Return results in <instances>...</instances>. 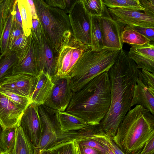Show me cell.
<instances>
[{
  "mask_svg": "<svg viewBox=\"0 0 154 154\" xmlns=\"http://www.w3.org/2000/svg\"><path fill=\"white\" fill-rule=\"evenodd\" d=\"M14 18L13 9L7 20L0 42V50L1 55L8 50V40L13 25Z\"/></svg>",
  "mask_w": 154,
  "mask_h": 154,
  "instance_id": "obj_32",
  "label": "cell"
},
{
  "mask_svg": "<svg viewBox=\"0 0 154 154\" xmlns=\"http://www.w3.org/2000/svg\"><path fill=\"white\" fill-rule=\"evenodd\" d=\"M78 143L79 144L88 146L94 148L100 151L103 154L106 152L103 145L96 140L90 139L82 141Z\"/></svg>",
  "mask_w": 154,
  "mask_h": 154,
  "instance_id": "obj_36",
  "label": "cell"
},
{
  "mask_svg": "<svg viewBox=\"0 0 154 154\" xmlns=\"http://www.w3.org/2000/svg\"><path fill=\"white\" fill-rule=\"evenodd\" d=\"M98 17L103 49H122L123 43L122 36L125 26L113 19L105 5L103 13Z\"/></svg>",
  "mask_w": 154,
  "mask_h": 154,
  "instance_id": "obj_10",
  "label": "cell"
},
{
  "mask_svg": "<svg viewBox=\"0 0 154 154\" xmlns=\"http://www.w3.org/2000/svg\"><path fill=\"white\" fill-rule=\"evenodd\" d=\"M110 103V83L106 71L73 92L65 111L82 119L88 125H99L107 113Z\"/></svg>",
  "mask_w": 154,
  "mask_h": 154,
  "instance_id": "obj_2",
  "label": "cell"
},
{
  "mask_svg": "<svg viewBox=\"0 0 154 154\" xmlns=\"http://www.w3.org/2000/svg\"><path fill=\"white\" fill-rule=\"evenodd\" d=\"M154 73L142 69L136 79L131 107L140 105L154 114Z\"/></svg>",
  "mask_w": 154,
  "mask_h": 154,
  "instance_id": "obj_8",
  "label": "cell"
},
{
  "mask_svg": "<svg viewBox=\"0 0 154 154\" xmlns=\"http://www.w3.org/2000/svg\"><path fill=\"white\" fill-rule=\"evenodd\" d=\"M102 143L104 146L106 150V152L108 154H115L111 149L107 145L104 143Z\"/></svg>",
  "mask_w": 154,
  "mask_h": 154,
  "instance_id": "obj_45",
  "label": "cell"
},
{
  "mask_svg": "<svg viewBox=\"0 0 154 154\" xmlns=\"http://www.w3.org/2000/svg\"><path fill=\"white\" fill-rule=\"evenodd\" d=\"M129 26L137 32L149 39L150 42H154V28L135 26Z\"/></svg>",
  "mask_w": 154,
  "mask_h": 154,
  "instance_id": "obj_35",
  "label": "cell"
},
{
  "mask_svg": "<svg viewBox=\"0 0 154 154\" xmlns=\"http://www.w3.org/2000/svg\"><path fill=\"white\" fill-rule=\"evenodd\" d=\"M85 8L91 16L100 17L102 15L104 4L102 0H82Z\"/></svg>",
  "mask_w": 154,
  "mask_h": 154,
  "instance_id": "obj_31",
  "label": "cell"
},
{
  "mask_svg": "<svg viewBox=\"0 0 154 154\" xmlns=\"http://www.w3.org/2000/svg\"><path fill=\"white\" fill-rule=\"evenodd\" d=\"M90 39L91 49L100 51L103 49L102 35L99 17L90 16Z\"/></svg>",
  "mask_w": 154,
  "mask_h": 154,
  "instance_id": "obj_25",
  "label": "cell"
},
{
  "mask_svg": "<svg viewBox=\"0 0 154 154\" xmlns=\"http://www.w3.org/2000/svg\"><path fill=\"white\" fill-rule=\"evenodd\" d=\"M139 154H154V136L146 143Z\"/></svg>",
  "mask_w": 154,
  "mask_h": 154,
  "instance_id": "obj_39",
  "label": "cell"
},
{
  "mask_svg": "<svg viewBox=\"0 0 154 154\" xmlns=\"http://www.w3.org/2000/svg\"><path fill=\"white\" fill-rule=\"evenodd\" d=\"M89 48L88 46L76 39L72 33L66 36L56 53V75L69 76L79 57Z\"/></svg>",
  "mask_w": 154,
  "mask_h": 154,
  "instance_id": "obj_6",
  "label": "cell"
},
{
  "mask_svg": "<svg viewBox=\"0 0 154 154\" xmlns=\"http://www.w3.org/2000/svg\"><path fill=\"white\" fill-rule=\"evenodd\" d=\"M26 36L24 33L21 34L14 42L9 50L17 52L23 45Z\"/></svg>",
  "mask_w": 154,
  "mask_h": 154,
  "instance_id": "obj_42",
  "label": "cell"
},
{
  "mask_svg": "<svg viewBox=\"0 0 154 154\" xmlns=\"http://www.w3.org/2000/svg\"><path fill=\"white\" fill-rule=\"evenodd\" d=\"M112 18L126 26L154 28V16L135 10L108 8Z\"/></svg>",
  "mask_w": 154,
  "mask_h": 154,
  "instance_id": "obj_15",
  "label": "cell"
},
{
  "mask_svg": "<svg viewBox=\"0 0 154 154\" xmlns=\"http://www.w3.org/2000/svg\"><path fill=\"white\" fill-rule=\"evenodd\" d=\"M120 50L105 49L95 51L89 48L85 51L69 74L73 91H78L95 77L108 71Z\"/></svg>",
  "mask_w": 154,
  "mask_h": 154,
  "instance_id": "obj_4",
  "label": "cell"
},
{
  "mask_svg": "<svg viewBox=\"0 0 154 154\" xmlns=\"http://www.w3.org/2000/svg\"><path fill=\"white\" fill-rule=\"evenodd\" d=\"M1 54L0 50V59H1Z\"/></svg>",
  "mask_w": 154,
  "mask_h": 154,
  "instance_id": "obj_49",
  "label": "cell"
},
{
  "mask_svg": "<svg viewBox=\"0 0 154 154\" xmlns=\"http://www.w3.org/2000/svg\"><path fill=\"white\" fill-rule=\"evenodd\" d=\"M96 140L107 145L115 154H125L116 146L112 139L108 136L105 138L98 139Z\"/></svg>",
  "mask_w": 154,
  "mask_h": 154,
  "instance_id": "obj_37",
  "label": "cell"
},
{
  "mask_svg": "<svg viewBox=\"0 0 154 154\" xmlns=\"http://www.w3.org/2000/svg\"><path fill=\"white\" fill-rule=\"evenodd\" d=\"M68 14L73 35L90 48V15L85 8L82 0H75Z\"/></svg>",
  "mask_w": 154,
  "mask_h": 154,
  "instance_id": "obj_9",
  "label": "cell"
},
{
  "mask_svg": "<svg viewBox=\"0 0 154 154\" xmlns=\"http://www.w3.org/2000/svg\"><path fill=\"white\" fill-rule=\"evenodd\" d=\"M38 68L51 77L56 75V55L49 40L46 37L42 26L38 31L31 32Z\"/></svg>",
  "mask_w": 154,
  "mask_h": 154,
  "instance_id": "obj_7",
  "label": "cell"
},
{
  "mask_svg": "<svg viewBox=\"0 0 154 154\" xmlns=\"http://www.w3.org/2000/svg\"><path fill=\"white\" fill-rule=\"evenodd\" d=\"M54 121L57 133L78 131L88 125L82 119L66 111L56 112L54 115Z\"/></svg>",
  "mask_w": 154,
  "mask_h": 154,
  "instance_id": "obj_20",
  "label": "cell"
},
{
  "mask_svg": "<svg viewBox=\"0 0 154 154\" xmlns=\"http://www.w3.org/2000/svg\"><path fill=\"white\" fill-rule=\"evenodd\" d=\"M22 22L24 34L28 36L31 33L32 17L27 0H17Z\"/></svg>",
  "mask_w": 154,
  "mask_h": 154,
  "instance_id": "obj_28",
  "label": "cell"
},
{
  "mask_svg": "<svg viewBox=\"0 0 154 154\" xmlns=\"http://www.w3.org/2000/svg\"><path fill=\"white\" fill-rule=\"evenodd\" d=\"M36 149L25 135L20 125H19L17 128L14 147L10 154H35Z\"/></svg>",
  "mask_w": 154,
  "mask_h": 154,
  "instance_id": "obj_22",
  "label": "cell"
},
{
  "mask_svg": "<svg viewBox=\"0 0 154 154\" xmlns=\"http://www.w3.org/2000/svg\"><path fill=\"white\" fill-rule=\"evenodd\" d=\"M154 136V116L140 105L130 109L112 139L125 154H139Z\"/></svg>",
  "mask_w": 154,
  "mask_h": 154,
  "instance_id": "obj_3",
  "label": "cell"
},
{
  "mask_svg": "<svg viewBox=\"0 0 154 154\" xmlns=\"http://www.w3.org/2000/svg\"><path fill=\"white\" fill-rule=\"evenodd\" d=\"M122 37L123 43L129 44L131 46L142 45L150 42L149 39L128 26H125Z\"/></svg>",
  "mask_w": 154,
  "mask_h": 154,
  "instance_id": "obj_27",
  "label": "cell"
},
{
  "mask_svg": "<svg viewBox=\"0 0 154 154\" xmlns=\"http://www.w3.org/2000/svg\"><path fill=\"white\" fill-rule=\"evenodd\" d=\"M18 126L2 129L0 138V147L5 154H10L13 149Z\"/></svg>",
  "mask_w": 154,
  "mask_h": 154,
  "instance_id": "obj_26",
  "label": "cell"
},
{
  "mask_svg": "<svg viewBox=\"0 0 154 154\" xmlns=\"http://www.w3.org/2000/svg\"><path fill=\"white\" fill-rule=\"evenodd\" d=\"M2 131V128L0 126V136L1 134V133Z\"/></svg>",
  "mask_w": 154,
  "mask_h": 154,
  "instance_id": "obj_48",
  "label": "cell"
},
{
  "mask_svg": "<svg viewBox=\"0 0 154 154\" xmlns=\"http://www.w3.org/2000/svg\"><path fill=\"white\" fill-rule=\"evenodd\" d=\"M81 154H103L100 151L88 146L79 144Z\"/></svg>",
  "mask_w": 154,
  "mask_h": 154,
  "instance_id": "obj_43",
  "label": "cell"
},
{
  "mask_svg": "<svg viewBox=\"0 0 154 154\" xmlns=\"http://www.w3.org/2000/svg\"><path fill=\"white\" fill-rule=\"evenodd\" d=\"M140 70L123 48L108 71L110 87L109 110L100 124L109 137L115 136L118 127L130 109L136 79Z\"/></svg>",
  "mask_w": 154,
  "mask_h": 154,
  "instance_id": "obj_1",
  "label": "cell"
},
{
  "mask_svg": "<svg viewBox=\"0 0 154 154\" xmlns=\"http://www.w3.org/2000/svg\"><path fill=\"white\" fill-rule=\"evenodd\" d=\"M57 134V141L75 139L79 142L90 139L96 140L99 138H105L108 136L103 131L99 125H88L85 127L78 131H67Z\"/></svg>",
  "mask_w": 154,
  "mask_h": 154,
  "instance_id": "obj_19",
  "label": "cell"
},
{
  "mask_svg": "<svg viewBox=\"0 0 154 154\" xmlns=\"http://www.w3.org/2000/svg\"><path fill=\"white\" fill-rule=\"evenodd\" d=\"M39 105L31 103L22 116L20 125L27 138L38 148L43 130L42 121L38 111Z\"/></svg>",
  "mask_w": 154,
  "mask_h": 154,
  "instance_id": "obj_12",
  "label": "cell"
},
{
  "mask_svg": "<svg viewBox=\"0 0 154 154\" xmlns=\"http://www.w3.org/2000/svg\"><path fill=\"white\" fill-rule=\"evenodd\" d=\"M108 154L107 153V152H106V153H105V154Z\"/></svg>",
  "mask_w": 154,
  "mask_h": 154,
  "instance_id": "obj_50",
  "label": "cell"
},
{
  "mask_svg": "<svg viewBox=\"0 0 154 154\" xmlns=\"http://www.w3.org/2000/svg\"><path fill=\"white\" fill-rule=\"evenodd\" d=\"M33 1L45 35L56 53L65 37L72 33L68 14L63 10L50 6L43 0Z\"/></svg>",
  "mask_w": 154,
  "mask_h": 154,
  "instance_id": "obj_5",
  "label": "cell"
},
{
  "mask_svg": "<svg viewBox=\"0 0 154 154\" xmlns=\"http://www.w3.org/2000/svg\"><path fill=\"white\" fill-rule=\"evenodd\" d=\"M0 93L14 103L25 107H27L32 103L30 98L29 97L13 93L0 87Z\"/></svg>",
  "mask_w": 154,
  "mask_h": 154,
  "instance_id": "obj_33",
  "label": "cell"
},
{
  "mask_svg": "<svg viewBox=\"0 0 154 154\" xmlns=\"http://www.w3.org/2000/svg\"><path fill=\"white\" fill-rule=\"evenodd\" d=\"M23 33H24L22 27L17 23L14 18L8 40V50L10 49L15 41Z\"/></svg>",
  "mask_w": 154,
  "mask_h": 154,
  "instance_id": "obj_34",
  "label": "cell"
},
{
  "mask_svg": "<svg viewBox=\"0 0 154 154\" xmlns=\"http://www.w3.org/2000/svg\"><path fill=\"white\" fill-rule=\"evenodd\" d=\"M35 154H51V153L46 150H39L37 149Z\"/></svg>",
  "mask_w": 154,
  "mask_h": 154,
  "instance_id": "obj_46",
  "label": "cell"
},
{
  "mask_svg": "<svg viewBox=\"0 0 154 154\" xmlns=\"http://www.w3.org/2000/svg\"><path fill=\"white\" fill-rule=\"evenodd\" d=\"M37 77L36 85L30 98L32 103L43 105L49 97L54 84L51 77L43 71Z\"/></svg>",
  "mask_w": 154,
  "mask_h": 154,
  "instance_id": "obj_21",
  "label": "cell"
},
{
  "mask_svg": "<svg viewBox=\"0 0 154 154\" xmlns=\"http://www.w3.org/2000/svg\"><path fill=\"white\" fill-rule=\"evenodd\" d=\"M27 107L14 103L0 93V126L2 129L19 125Z\"/></svg>",
  "mask_w": 154,
  "mask_h": 154,
  "instance_id": "obj_17",
  "label": "cell"
},
{
  "mask_svg": "<svg viewBox=\"0 0 154 154\" xmlns=\"http://www.w3.org/2000/svg\"><path fill=\"white\" fill-rule=\"evenodd\" d=\"M108 8L144 11L139 0H102Z\"/></svg>",
  "mask_w": 154,
  "mask_h": 154,
  "instance_id": "obj_29",
  "label": "cell"
},
{
  "mask_svg": "<svg viewBox=\"0 0 154 154\" xmlns=\"http://www.w3.org/2000/svg\"><path fill=\"white\" fill-rule=\"evenodd\" d=\"M32 15V18L38 19L33 0H27Z\"/></svg>",
  "mask_w": 154,
  "mask_h": 154,
  "instance_id": "obj_44",
  "label": "cell"
},
{
  "mask_svg": "<svg viewBox=\"0 0 154 154\" xmlns=\"http://www.w3.org/2000/svg\"><path fill=\"white\" fill-rule=\"evenodd\" d=\"M45 2L50 6L65 10L66 7L65 0H47Z\"/></svg>",
  "mask_w": 154,
  "mask_h": 154,
  "instance_id": "obj_40",
  "label": "cell"
},
{
  "mask_svg": "<svg viewBox=\"0 0 154 154\" xmlns=\"http://www.w3.org/2000/svg\"><path fill=\"white\" fill-rule=\"evenodd\" d=\"M37 77L25 74H11L0 83V87L13 93L30 98L35 88Z\"/></svg>",
  "mask_w": 154,
  "mask_h": 154,
  "instance_id": "obj_14",
  "label": "cell"
},
{
  "mask_svg": "<svg viewBox=\"0 0 154 154\" xmlns=\"http://www.w3.org/2000/svg\"><path fill=\"white\" fill-rule=\"evenodd\" d=\"M13 13L15 21L23 28L22 18L19 8L17 0H15L13 8Z\"/></svg>",
  "mask_w": 154,
  "mask_h": 154,
  "instance_id": "obj_41",
  "label": "cell"
},
{
  "mask_svg": "<svg viewBox=\"0 0 154 154\" xmlns=\"http://www.w3.org/2000/svg\"><path fill=\"white\" fill-rule=\"evenodd\" d=\"M16 52L18 60L13 69L12 74H25L37 77L40 72L31 34L26 36L23 45Z\"/></svg>",
  "mask_w": 154,
  "mask_h": 154,
  "instance_id": "obj_13",
  "label": "cell"
},
{
  "mask_svg": "<svg viewBox=\"0 0 154 154\" xmlns=\"http://www.w3.org/2000/svg\"><path fill=\"white\" fill-rule=\"evenodd\" d=\"M38 111L43 125V130L39 145V150H45L57 141L58 135L54 121V115L57 112L43 105H39Z\"/></svg>",
  "mask_w": 154,
  "mask_h": 154,
  "instance_id": "obj_16",
  "label": "cell"
},
{
  "mask_svg": "<svg viewBox=\"0 0 154 154\" xmlns=\"http://www.w3.org/2000/svg\"><path fill=\"white\" fill-rule=\"evenodd\" d=\"M51 77L54 86L49 97L43 105L56 111H65L73 92L70 77L55 75Z\"/></svg>",
  "mask_w": 154,
  "mask_h": 154,
  "instance_id": "obj_11",
  "label": "cell"
},
{
  "mask_svg": "<svg viewBox=\"0 0 154 154\" xmlns=\"http://www.w3.org/2000/svg\"><path fill=\"white\" fill-rule=\"evenodd\" d=\"M144 13L154 16V0H139Z\"/></svg>",
  "mask_w": 154,
  "mask_h": 154,
  "instance_id": "obj_38",
  "label": "cell"
},
{
  "mask_svg": "<svg viewBox=\"0 0 154 154\" xmlns=\"http://www.w3.org/2000/svg\"><path fill=\"white\" fill-rule=\"evenodd\" d=\"M45 150L51 154H81L79 144L75 139L57 142Z\"/></svg>",
  "mask_w": 154,
  "mask_h": 154,
  "instance_id": "obj_24",
  "label": "cell"
},
{
  "mask_svg": "<svg viewBox=\"0 0 154 154\" xmlns=\"http://www.w3.org/2000/svg\"><path fill=\"white\" fill-rule=\"evenodd\" d=\"M138 69L154 72V44L150 42L142 45L131 46L128 53Z\"/></svg>",
  "mask_w": 154,
  "mask_h": 154,
  "instance_id": "obj_18",
  "label": "cell"
},
{
  "mask_svg": "<svg viewBox=\"0 0 154 154\" xmlns=\"http://www.w3.org/2000/svg\"><path fill=\"white\" fill-rule=\"evenodd\" d=\"M16 51L8 50L1 55L0 59V83L5 78L12 74L14 67L18 61Z\"/></svg>",
  "mask_w": 154,
  "mask_h": 154,
  "instance_id": "obj_23",
  "label": "cell"
},
{
  "mask_svg": "<svg viewBox=\"0 0 154 154\" xmlns=\"http://www.w3.org/2000/svg\"><path fill=\"white\" fill-rule=\"evenodd\" d=\"M0 154H5L3 150L0 147Z\"/></svg>",
  "mask_w": 154,
  "mask_h": 154,
  "instance_id": "obj_47",
  "label": "cell"
},
{
  "mask_svg": "<svg viewBox=\"0 0 154 154\" xmlns=\"http://www.w3.org/2000/svg\"><path fill=\"white\" fill-rule=\"evenodd\" d=\"M14 1L0 0V42L8 17L13 10Z\"/></svg>",
  "mask_w": 154,
  "mask_h": 154,
  "instance_id": "obj_30",
  "label": "cell"
}]
</instances>
